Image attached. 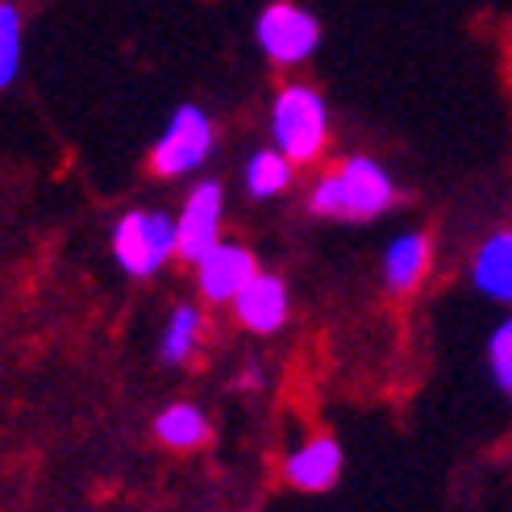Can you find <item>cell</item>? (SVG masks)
Here are the masks:
<instances>
[{"label":"cell","instance_id":"4fadbf2b","mask_svg":"<svg viewBox=\"0 0 512 512\" xmlns=\"http://www.w3.org/2000/svg\"><path fill=\"white\" fill-rule=\"evenodd\" d=\"M200 338H204L200 309L196 304H179V309L167 317V325H163V342H159L163 363H171V367L188 363V358L196 354V346H200Z\"/></svg>","mask_w":512,"mask_h":512},{"label":"cell","instance_id":"ba28073f","mask_svg":"<svg viewBox=\"0 0 512 512\" xmlns=\"http://www.w3.org/2000/svg\"><path fill=\"white\" fill-rule=\"evenodd\" d=\"M234 317L242 329H250V334H259V338L279 334L292 317V292L284 284V275H275V271L254 275L234 300Z\"/></svg>","mask_w":512,"mask_h":512},{"label":"cell","instance_id":"9a60e30c","mask_svg":"<svg viewBox=\"0 0 512 512\" xmlns=\"http://www.w3.org/2000/svg\"><path fill=\"white\" fill-rule=\"evenodd\" d=\"M483 358H488V375L500 388V396L512 404V313L492 325L488 346H483Z\"/></svg>","mask_w":512,"mask_h":512},{"label":"cell","instance_id":"7a4b0ae2","mask_svg":"<svg viewBox=\"0 0 512 512\" xmlns=\"http://www.w3.org/2000/svg\"><path fill=\"white\" fill-rule=\"evenodd\" d=\"M334 121H329V105L313 84H284L271 100V142L275 150L296 163V167H313L325 150Z\"/></svg>","mask_w":512,"mask_h":512},{"label":"cell","instance_id":"9c48e42d","mask_svg":"<svg viewBox=\"0 0 512 512\" xmlns=\"http://www.w3.org/2000/svg\"><path fill=\"white\" fill-rule=\"evenodd\" d=\"M259 275V259L238 242H217L196 263V288L209 304H234L238 292Z\"/></svg>","mask_w":512,"mask_h":512},{"label":"cell","instance_id":"5bb4252c","mask_svg":"<svg viewBox=\"0 0 512 512\" xmlns=\"http://www.w3.org/2000/svg\"><path fill=\"white\" fill-rule=\"evenodd\" d=\"M155 438L171 450H196L209 438V421H204V413L192 404H171L155 421Z\"/></svg>","mask_w":512,"mask_h":512},{"label":"cell","instance_id":"30bf717a","mask_svg":"<svg viewBox=\"0 0 512 512\" xmlns=\"http://www.w3.org/2000/svg\"><path fill=\"white\" fill-rule=\"evenodd\" d=\"M429 271H433V238L425 229H400V234L383 246L379 275H383V288L392 296L421 292Z\"/></svg>","mask_w":512,"mask_h":512},{"label":"cell","instance_id":"8fae6325","mask_svg":"<svg viewBox=\"0 0 512 512\" xmlns=\"http://www.w3.org/2000/svg\"><path fill=\"white\" fill-rule=\"evenodd\" d=\"M342 467H346L342 442L334 433H317V438H309L284 458V479L296 492H329L342 479Z\"/></svg>","mask_w":512,"mask_h":512},{"label":"cell","instance_id":"8992f818","mask_svg":"<svg viewBox=\"0 0 512 512\" xmlns=\"http://www.w3.org/2000/svg\"><path fill=\"white\" fill-rule=\"evenodd\" d=\"M221 217H225V188L217 179L196 184L184 200V209L175 217V238H179V259L200 263L217 242H221Z\"/></svg>","mask_w":512,"mask_h":512},{"label":"cell","instance_id":"7c38bea8","mask_svg":"<svg viewBox=\"0 0 512 512\" xmlns=\"http://www.w3.org/2000/svg\"><path fill=\"white\" fill-rule=\"evenodd\" d=\"M292 179H296V163L284 155V150H275V146L254 150V155L246 159V171H242V184H246V192L254 200L284 196L292 188Z\"/></svg>","mask_w":512,"mask_h":512},{"label":"cell","instance_id":"6da1fadb","mask_svg":"<svg viewBox=\"0 0 512 512\" xmlns=\"http://www.w3.org/2000/svg\"><path fill=\"white\" fill-rule=\"evenodd\" d=\"M304 204L321 221H379L400 204V184L379 159L346 155L334 171L313 179Z\"/></svg>","mask_w":512,"mask_h":512},{"label":"cell","instance_id":"3957f363","mask_svg":"<svg viewBox=\"0 0 512 512\" xmlns=\"http://www.w3.org/2000/svg\"><path fill=\"white\" fill-rule=\"evenodd\" d=\"M179 254L175 221L155 209H134L113 225V259L125 275L150 279L167 259Z\"/></svg>","mask_w":512,"mask_h":512},{"label":"cell","instance_id":"5b68a950","mask_svg":"<svg viewBox=\"0 0 512 512\" xmlns=\"http://www.w3.org/2000/svg\"><path fill=\"white\" fill-rule=\"evenodd\" d=\"M213 155V121L196 105H179L175 117L167 121V130L159 134L155 150H150V171L159 179H175L188 175L196 167H204Z\"/></svg>","mask_w":512,"mask_h":512},{"label":"cell","instance_id":"277c9868","mask_svg":"<svg viewBox=\"0 0 512 512\" xmlns=\"http://www.w3.org/2000/svg\"><path fill=\"white\" fill-rule=\"evenodd\" d=\"M254 38L275 67H304L321 46V21L296 0H271L254 21Z\"/></svg>","mask_w":512,"mask_h":512},{"label":"cell","instance_id":"52a82bcc","mask_svg":"<svg viewBox=\"0 0 512 512\" xmlns=\"http://www.w3.org/2000/svg\"><path fill=\"white\" fill-rule=\"evenodd\" d=\"M467 279L488 304L512 309V225L488 229V234L475 242L471 263H467Z\"/></svg>","mask_w":512,"mask_h":512},{"label":"cell","instance_id":"2e32d148","mask_svg":"<svg viewBox=\"0 0 512 512\" xmlns=\"http://www.w3.org/2000/svg\"><path fill=\"white\" fill-rule=\"evenodd\" d=\"M21 67V13L13 0H0V92L13 84Z\"/></svg>","mask_w":512,"mask_h":512}]
</instances>
